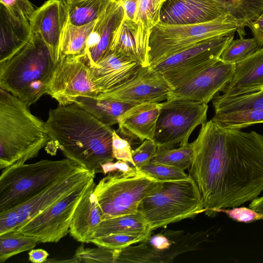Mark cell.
Segmentation results:
<instances>
[{"label":"cell","instance_id":"26","mask_svg":"<svg viewBox=\"0 0 263 263\" xmlns=\"http://www.w3.org/2000/svg\"><path fill=\"white\" fill-rule=\"evenodd\" d=\"M75 103L109 126L118 123L121 116L134 105L130 103L91 97H79L76 99Z\"/></svg>","mask_w":263,"mask_h":263},{"label":"cell","instance_id":"27","mask_svg":"<svg viewBox=\"0 0 263 263\" xmlns=\"http://www.w3.org/2000/svg\"><path fill=\"white\" fill-rule=\"evenodd\" d=\"M96 22L77 26L70 23L68 20L61 39L59 58L66 56L84 55L87 40Z\"/></svg>","mask_w":263,"mask_h":263},{"label":"cell","instance_id":"21","mask_svg":"<svg viewBox=\"0 0 263 263\" xmlns=\"http://www.w3.org/2000/svg\"><path fill=\"white\" fill-rule=\"evenodd\" d=\"M150 31L141 21L123 18L114 33L110 50L128 57L142 67L150 66Z\"/></svg>","mask_w":263,"mask_h":263},{"label":"cell","instance_id":"8","mask_svg":"<svg viewBox=\"0 0 263 263\" xmlns=\"http://www.w3.org/2000/svg\"><path fill=\"white\" fill-rule=\"evenodd\" d=\"M161 183L142 172L135 175L108 173L95 185L92 192L101 209L102 221L138 213L141 201Z\"/></svg>","mask_w":263,"mask_h":263},{"label":"cell","instance_id":"39","mask_svg":"<svg viewBox=\"0 0 263 263\" xmlns=\"http://www.w3.org/2000/svg\"><path fill=\"white\" fill-rule=\"evenodd\" d=\"M158 146L154 140L146 139L132 151L133 161L138 168L148 164L155 156Z\"/></svg>","mask_w":263,"mask_h":263},{"label":"cell","instance_id":"42","mask_svg":"<svg viewBox=\"0 0 263 263\" xmlns=\"http://www.w3.org/2000/svg\"><path fill=\"white\" fill-rule=\"evenodd\" d=\"M0 2L1 4L15 15L28 20L35 10L29 0H0Z\"/></svg>","mask_w":263,"mask_h":263},{"label":"cell","instance_id":"3","mask_svg":"<svg viewBox=\"0 0 263 263\" xmlns=\"http://www.w3.org/2000/svg\"><path fill=\"white\" fill-rule=\"evenodd\" d=\"M49 141L45 123L21 100L0 88V168L25 163Z\"/></svg>","mask_w":263,"mask_h":263},{"label":"cell","instance_id":"10","mask_svg":"<svg viewBox=\"0 0 263 263\" xmlns=\"http://www.w3.org/2000/svg\"><path fill=\"white\" fill-rule=\"evenodd\" d=\"M234 37V34L212 37L174 53L152 67L162 73L173 89L219 60Z\"/></svg>","mask_w":263,"mask_h":263},{"label":"cell","instance_id":"11","mask_svg":"<svg viewBox=\"0 0 263 263\" xmlns=\"http://www.w3.org/2000/svg\"><path fill=\"white\" fill-rule=\"evenodd\" d=\"M203 233L167 230L150 235L138 245L118 250L115 263H170L179 255L195 250L203 240Z\"/></svg>","mask_w":263,"mask_h":263},{"label":"cell","instance_id":"6","mask_svg":"<svg viewBox=\"0 0 263 263\" xmlns=\"http://www.w3.org/2000/svg\"><path fill=\"white\" fill-rule=\"evenodd\" d=\"M81 167L66 158L14 164L6 167L0 176V212L18 206Z\"/></svg>","mask_w":263,"mask_h":263},{"label":"cell","instance_id":"9","mask_svg":"<svg viewBox=\"0 0 263 263\" xmlns=\"http://www.w3.org/2000/svg\"><path fill=\"white\" fill-rule=\"evenodd\" d=\"M154 141L158 147H179L189 143V139L199 125L207 120L208 104L185 99L160 102Z\"/></svg>","mask_w":263,"mask_h":263},{"label":"cell","instance_id":"19","mask_svg":"<svg viewBox=\"0 0 263 263\" xmlns=\"http://www.w3.org/2000/svg\"><path fill=\"white\" fill-rule=\"evenodd\" d=\"M229 14L216 0H166L160 14V23L187 25L209 22Z\"/></svg>","mask_w":263,"mask_h":263},{"label":"cell","instance_id":"2","mask_svg":"<svg viewBox=\"0 0 263 263\" xmlns=\"http://www.w3.org/2000/svg\"><path fill=\"white\" fill-rule=\"evenodd\" d=\"M45 123L49 143L85 169L95 174L103 173L102 165L115 159L112 151L114 130L77 103L59 104L50 109Z\"/></svg>","mask_w":263,"mask_h":263},{"label":"cell","instance_id":"14","mask_svg":"<svg viewBox=\"0 0 263 263\" xmlns=\"http://www.w3.org/2000/svg\"><path fill=\"white\" fill-rule=\"evenodd\" d=\"M235 64L224 63L219 59L172 89L167 100L185 99L208 104L231 80Z\"/></svg>","mask_w":263,"mask_h":263},{"label":"cell","instance_id":"37","mask_svg":"<svg viewBox=\"0 0 263 263\" xmlns=\"http://www.w3.org/2000/svg\"><path fill=\"white\" fill-rule=\"evenodd\" d=\"M143 173L160 181L189 178L184 171L168 165L150 162L139 168Z\"/></svg>","mask_w":263,"mask_h":263},{"label":"cell","instance_id":"43","mask_svg":"<svg viewBox=\"0 0 263 263\" xmlns=\"http://www.w3.org/2000/svg\"><path fill=\"white\" fill-rule=\"evenodd\" d=\"M18 215L15 208L0 212V235L16 230Z\"/></svg>","mask_w":263,"mask_h":263},{"label":"cell","instance_id":"12","mask_svg":"<svg viewBox=\"0 0 263 263\" xmlns=\"http://www.w3.org/2000/svg\"><path fill=\"white\" fill-rule=\"evenodd\" d=\"M94 179L39 213L17 230L39 242H58L68 233L74 211Z\"/></svg>","mask_w":263,"mask_h":263},{"label":"cell","instance_id":"13","mask_svg":"<svg viewBox=\"0 0 263 263\" xmlns=\"http://www.w3.org/2000/svg\"><path fill=\"white\" fill-rule=\"evenodd\" d=\"M46 94L67 105L79 97H97L98 90L90 76L84 55L60 58L49 82Z\"/></svg>","mask_w":263,"mask_h":263},{"label":"cell","instance_id":"45","mask_svg":"<svg viewBox=\"0 0 263 263\" xmlns=\"http://www.w3.org/2000/svg\"><path fill=\"white\" fill-rule=\"evenodd\" d=\"M247 27L250 29L254 37L263 48V11L256 19L249 23Z\"/></svg>","mask_w":263,"mask_h":263},{"label":"cell","instance_id":"44","mask_svg":"<svg viewBox=\"0 0 263 263\" xmlns=\"http://www.w3.org/2000/svg\"><path fill=\"white\" fill-rule=\"evenodd\" d=\"M103 173L105 175L111 172H119L124 175H135L142 173L138 168L129 163L118 160L114 163L110 162L102 166Z\"/></svg>","mask_w":263,"mask_h":263},{"label":"cell","instance_id":"23","mask_svg":"<svg viewBox=\"0 0 263 263\" xmlns=\"http://www.w3.org/2000/svg\"><path fill=\"white\" fill-rule=\"evenodd\" d=\"M263 88V48L235 64L234 74L215 97L234 98L257 92Z\"/></svg>","mask_w":263,"mask_h":263},{"label":"cell","instance_id":"47","mask_svg":"<svg viewBox=\"0 0 263 263\" xmlns=\"http://www.w3.org/2000/svg\"><path fill=\"white\" fill-rule=\"evenodd\" d=\"M124 16V18L134 20L137 6V0H126L122 3Z\"/></svg>","mask_w":263,"mask_h":263},{"label":"cell","instance_id":"38","mask_svg":"<svg viewBox=\"0 0 263 263\" xmlns=\"http://www.w3.org/2000/svg\"><path fill=\"white\" fill-rule=\"evenodd\" d=\"M118 251V250L99 246L96 248H85L84 245H82L77 249L73 256L79 262L115 263Z\"/></svg>","mask_w":263,"mask_h":263},{"label":"cell","instance_id":"36","mask_svg":"<svg viewBox=\"0 0 263 263\" xmlns=\"http://www.w3.org/2000/svg\"><path fill=\"white\" fill-rule=\"evenodd\" d=\"M166 0H137L134 21L142 22L151 30L160 21L161 8Z\"/></svg>","mask_w":263,"mask_h":263},{"label":"cell","instance_id":"28","mask_svg":"<svg viewBox=\"0 0 263 263\" xmlns=\"http://www.w3.org/2000/svg\"><path fill=\"white\" fill-rule=\"evenodd\" d=\"M152 231L141 215L137 213L103 220L97 229L94 238L117 233L150 235Z\"/></svg>","mask_w":263,"mask_h":263},{"label":"cell","instance_id":"48","mask_svg":"<svg viewBox=\"0 0 263 263\" xmlns=\"http://www.w3.org/2000/svg\"><path fill=\"white\" fill-rule=\"evenodd\" d=\"M249 207L263 215V195L257 197L251 201Z\"/></svg>","mask_w":263,"mask_h":263},{"label":"cell","instance_id":"41","mask_svg":"<svg viewBox=\"0 0 263 263\" xmlns=\"http://www.w3.org/2000/svg\"><path fill=\"white\" fill-rule=\"evenodd\" d=\"M225 213L233 220L245 223H250L256 220L263 219V215L256 212L250 208L244 206L233 207L232 209H221L217 210V213Z\"/></svg>","mask_w":263,"mask_h":263},{"label":"cell","instance_id":"24","mask_svg":"<svg viewBox=\"0 0 263 263\" xmlns=\"http://www.w3.org/2000/svg\"><path fill=\"white\" fill-rule=\"evenodd\" d=\"M95 185L93 181L79 203L69 230L74 239L83 243L91 242L102 221L101 209L92 194Z\"/></svg>","mask_w":263,"mask_h":263},{"label":"cell","instance_id":"7","mask_svg":"<svg viewBox=\"0 0 263 263\" xmlns=\"http://www.w3.org/2000/svg\"><path fill=\"white\" fill-rule=\"evenodd\" d=\"M236 31L240 36L244 37L246 34L240 23L230 14L199 24L168 25L159 23L150 31V66L208 39L235 34Z\"/></svg>","mask_w":263,"mask_h":263},{"label":"cell","instance_id":"40","mask_svg":"<svg viewBox=\"0 0 263 263\" xmlns=\"http://www.w3.org/2000/svg\"><path fill=\"white\" fill-rule=\"evenodd\" d=\"M112 151L115 159L127 162L136 167L132 158L130 143L121 137L115 130L112 134Z\"/></svg>","mask_w":263,"mask_h":263},{"label":"cell","instance_id":"34","mask_svg":"<svg viewBox=\"0 0 263 263\" xmlns=\"http://www.w3.org/2000/svg\"><path fill=\"white\" fill-rule=\"evenodd\" d=\"M261 49L255 37L240 36L233 40L223 49L220 59L224 63L235 64L250 57Z\"/></svg>","mask_w":263,"mask_h":263},{"label":"cell","instance_id":"50","mask_svg":"<svg viewBox=\"0 0 263 263\" xmlns=\"http://www.w3.org/2000/svg\"><path fill=\"white\" fill-rule=\"evenodd\" d=\"M82 1L84 0H65V2L66 3L67 5H71L81 2Z\"/></svg>","mask_w":263,"mask_h":263},{"label":"cell","instance_id":"22","mask_svg":"<svg viewBox=\"0 0 263 263\" xmlns=\"http://www.w3.org/2000/svg\"><path fill=\"white\" fill-rule=\"evenodd\" d=\"M124 16L122 4L112 1L97 21L86 44L84 58L89 68L97 65L110 50L114 33Z\"/></svg>","mask_w":263,"mask_h":263},{"label":"cell","instance_id":"20","mask_svg":"<svg viewBox=\"0 0 263 263\" xmlns=\"http://www.w3.org/2000/svg\"><path fill=\"white\" fill-rule=\"evenodd\" d=\"M160 108V103L134 105L121 116L117 133L130 145L154 140Z\"/></svg>","mask_w":263,"mask_h":263},{"label":"cell","instance_id":"46","mask_svg":"<svg viewBox=\"0 0 263 263\" xmlns=\"http://www.w3.org/2000/svg\"><path fill=\"white\" fill-rule=\"evenodd\" d=\"M49 256L48 253L44 249H32L29 252V259L34 263L45 262Z\"/></svg>","mask_w":263,"mask_h":263},{"label":"cell","instance_id":"35","mask_svg":"<svg viewBox=\"0 0 263 263\" xmlns=\"http://www.w3.org/2000/svg\"><path fill=\"white\" fill-rule=\"evenodd\" d=\"M150 235L131 233L111 234L95 237L90 242L99 247L113 250H122L145 240Z\"/></svg>","mask_w":263,"mask_h":263},{"label":"cell","instance_id":"18","mask_svg":"<svg viewBox=\"0 0 263 263\" xmlns=\"http://www.w3.org/2000/svg\"><path fill=\"white\" fill-rule=\"evenodd\" d=\"M142 67L128 57L109 50L96 66L90 68L98 96L109 93L125 85L137 76Z\"/></svg>","mask_w":263,"mask_h":263},{"label":"cell","instance_id":"32","mask_svg":"<svg viewBox=\"0 0 263 263\" xmlns=\"http://www.w3.org/2000/svg\"><path fill=\"white\" fill-rule=\"evenodd\" d=\"M212 120L224 128L240 129L254 124L262 123L263 109L215 112Z\"/></svg>","mask_w":263,"mask_h":263},{"label":"cell","instance_id":"1","mask_svg":"<svg viewBox=\"0 0 263 263\" xmlns=\"http://www.w3.org/2000/svg\"><path fill=\"white\" fill-rule=\"evenodd\" d=\"M188 168L201 195L205 214L243 204L263 191V136L224 128L212 119L192 142Z\"/></svg>","mask_w":263,"mask_h":263},{"label":"cell","instance_id":"29","mask_svg":"<svg viewBox=\"0 0 263 263\" xmlns=\"http://www.w3.org/2000/svg\"><path fill=\"white\" fill-rule=\"evenodd\" d=\"M112 1L84 0L68 5L69 21L77 26H83L97 21Z\"/></svg>","mask_w":263,"mask_h":263},{"label":"cell","instance_id":"16","mask_svg":"<svg viewBox=\"0 0 263 263\" xmlns=\"http://www.w3.org/2000/svg\"><path fill=\"white\" fill-rule=\"evenodd\" d=\"M95 175L94 172L81 167L48 185L25 202L14 207L18 215V223L16 230L39 213L94 179Z\"/></svg>","mask_w":263,"mask_h":263},{"label":"cell","instance_id":"30","mask_svg":"<svg viewBox=\"0 0 263 263\" xmlns=\"http://www.w3.org/2000/svg\"><path fill=\"white\" fill-rule=\"evenodd\" d=\"M212 101L215 112L263 109V88L256 92L234 98L220 99L214 97Z\"/></svg>","mask_w":263,"mask_h":263},{"label":"cell","instance_id":"51","mask_svg":"<svg viewBox=\"0 0 263 263\" xmlns=\"http://www.w3.org/2000/svg\"><path fill=\"white\" fill-rule=\"evenodd\" d=\"M113 1L116 3L122 4L126 0H113Z\"/></svg>","mask_w":263,"mask_h":263},{"label":"cell","instance_id":"17","mask_svg":"<svg viewBox=\"0 0 263 263\" xmlns=\"http://www.w3.org/2000/svg\"><path fill=\"white\" fill-rule=\"evenodd\" d=\"M68 18L65 1L48 0L35 10L29 20L32 32L46 44L55 64L59 59L61 39Z\"/></svg>","mask_w":263,"mask_h":263},{"label":"cell","instance_id":"31","mask_svg":"<svg viewBox=\"0 0 263 263\" xmlns=\"http://www.w3.org/2000/svg\"><path fill=\"white\" fill-rule=\"evenodd\" d=\"M39 242L33 236L11 231L0 235V262L19 253L33 249Z\"/></svg>","mask_w":263,"mask_h":263},{"label":"cell","instance_id":"15","mask_svg":"<svg viewBox=\"0 0 263 263\" xmlns=\"http://www.w3.org/2000/svg\"><path fill=\"white\" fill-rule=\"evenodd\" d=\"M172 89L163 76L152 66L142 67L131 81L109 93L99 95L107 99L130 103H160L167 99Z\"/></svg>","mask_w":263,"mask_h":263},{"label":"cell","instance_id":"33","mask_svg":"<svg viewBox=\"0 0 263 263\" xmlns=\"http://www.w3.org/2000/svg\"><path fill=\"white\" fill-rule=\"evenodd\" d=\"M193 153L192 143L173 148L158 147L156 154L151 162L168 165L184 171L192 163Z\"/></svg>","mask_w":263,"mask_h":263},{"label":"cell","instance_id":"25","mask_svg":"<svg viewBox=\"0 0 263 263\" xmlns=\"http://www.w3.org/2000/svg\"><path fill=\"white\" fill-rule=\"evenodd\" d=\"M32 31L28 19L0 6V62L8 59L29 41Z\"/></svg>","mask_w":263,"mask_h":263},{"label":"cell","instance_id":"49","mask_svg":"<svg viewBox=\"0 0 263 263\" xmlns=\"http://www.w3.org/2000/svg\"><path fill=\"white\" fill-rule=\"evenodd\" d=\"M222 4L225 8L228 10H230L232 9L234 6V0H216Z\"/></svg>","mask_w":263,"mask_h":263},{"label":"cell","instance_id":"4","mask_svg":"<svg viewBox=\"0 0 263 263\" xmlns=\"http://www.w3.org/2000/svg\"><path fill=\"white\" fill-rule=\"evenodd\" d=\"M55 65L46 44L32 32L25 45L0 62V88L29 107L46 94Z\"/></svg>","mask_w":263,"mask_h":263},{"label":"cell","instance_id":"5","mask_svg":"<svg viewBox=\"0 0 263 263\" xmlns=\"http://www.w3.org/2000/svg\"><path fill=\"white\" fill-rule=\"evenodd\" d=\"M205 211L199 188L190 176L185 179L162 181L138 207V213L152 231Z\"/></svg>","mask_w":263,"mask_h":263}]
</instances>
